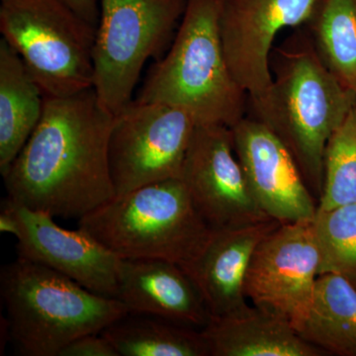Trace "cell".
Masks as SVG:
<instances>
[{
  "instance_id": "23",
  "label": "cell",
  "mask_w": 356,
  "mask_h": 356,
  "mask_svg": "<svg viewBox=\"0 0 356 356\" xmlns=\"http://www.w3.org/2000/svg\"><path fill=\"white\" fill-rule=\"evenodd\" d=\"M60 356H119L102 332L79 337L65 346Z\"/></svg>"
},
{
  "instance_id": "3",
  "label": "cell",
  "mask_w": 356,
  "mask_h": 356,
  "mask_svg": "<svg viewBox=\"0 0 356 356\" xmlns=\"http://www.w3.org/2000/svg\"><path fill=\"white\" fill-rule=\"evenodd\" d=\"M222 0H187L170 51L152 65L136 99L184 109L197 125L231 128L247 116L248 93L222 47Z\"/></svg>"
},
{
  "instance_id": "5",
  "label": "cell",
  "mask_w": 356,
  "mask_h": 356,
  "mask_svg": "<svg viewBox=\"0 0 356 356\" xmlns=\"http://www.w3.org/2000/svg\"><path fill=\"white\" fill-rule=\"evenodd\" d=\"M79 228L122 259H161L182 268L212 233L181 178L114 196L79 219Z\"/></svg>"
},
{
  "instance_id": "12",
  "label": "cell",
  "mask_w": 356,
  "mask_h": 356,
  "mask_svg": "<svg viewBox=\"0 0 356 356\" xmlns=\"http://www.w3.org/2000/svg\"><path fill=\"white\" fill-rule=\"evenodd\" d=\"M231 130L250 191L267 216L281 224L313 221L317 200L275 134L248 115Z\"/></svg>"
},
{
  "instance_id": "7",
  "label": "cell",
  "mask_w": 356,
  "mask_h": 356,
  "mask_svg": "<svg viewBox=\"0 0 356 356\" xmlns=\"http://www.w3.org/2000/svg\"><path fill=\"white\" fill-rule=\"evenodd\" d=\"M187 0H99L93 65L95 88L117 114L133 92L149 58H161L172 43Z\"/></svg>"
},
{
  "instance_id": "24",
  "label": "cell",
  "mask_w": 356,
  "mask_h": 356,
  "mask_svg": "<svg viewBox=\"0 0 356 356\" xmlns=\"http://www.w3.org/2000/svg\"><path fill=\"white\" fill-rule=\"evenodd\" d=\"M67 4L83 19L97 28L99 21V0H65Z\"/></svg>"
},
{
  "instance_id": "21",
  "label": "cell",
  "mask_w": 356,
  "mask_h": 356,
  "mask_svg": "<svg viewBox=\"0 0 356 356\" xmlns=\"http://www.w3.org/2000/svg\"><path fill=\"white\" fill-rule=\"evenodd\" d=\"M321 257L320 275L356 281V203L317 210L312 221Z\"/></svg>"
},
{
  "instance_id": "18",
  "label": "cell",
  "mask_w": 356,
  "mask_h": 356,
  "mask_svg": "<svg viewBox=\"0 0 356 356\" xmlns=\"http://www.w3.org/2000/svg\"><path fill=\"white\" fill-rule=\"evenodd\" d=\"M297 332L327 355L356 356V286L343 276L321 274Z\"/></svg>"
},
{
  "instance_id": "14",
  "label": "cell",
  "mask_w": 356,
  "mask_h": 356,
  "mask_svg": "<svg viewBox=\"0 0 356 356\" xmlns=\"http://www.w3.org/2000/svg\"><path fill=\"white\" fill-rule=\"evenodd\" d=\"M281 224L274 219L212 229L198 257L184 270L195 283L213 318L248 305L245 275L255 248Z\"/></svg>"
},
{
  "instance_id": "2",
  "label": "cell",
  "mask_w": 356,
  "mask_h": 356,
  "mask_svg": "<svg viewBox=\"0 0 356 356\" xmlns=\"http://www.w3.org/2000/svg\"><path fill=\"white\" fill-rule=\"evenodd\" d=\"M270 69L273 83L261 95L248 97V116L285 145L318 202L325 147L355 106L356 92L323 64L302 26L273 49Z\"/></svg>"
},
{
  "instance_id": "1",
  "label": "cell",
  "mask_w": 356,
  "mask_h": 356,
  "mask_svg": "<svg viewBox=\"0 0 356 356\" xmlns=\"http://www.w3.org/2000/svg\"><path fill=\"white\" fill-rule=\"evenodd\" d=\"M113 121L95 88L44 96L41 120L2 177L7 197L79 220L108 202L115 196L108 154Z\"/></svg>"
},
{
  "instance_id": "15",
  "label": "cell",
  "mask_w": 356,
  "mask_h": 356,
  "mask_svg": "<svg viewBox=\"0 0 356 356\" xmlns=\"http://www.w3.org/2000/svg\"><path fill=\"white\" fill-rule=\"evenodd\" d=\"M116 299L129 314L203 330L212 315L181 266L161 259H122Z\"/></svg>"
},
{
  "instance_id": "9",
  "label": "cell",
  "mask_w": 356,
  "mask_h": 356,
  "mask_svg": "<svg viewBox=\"0 0 356 356\" xmlns=\"http://www.w3.org/2000/svg\"><path fill=\"white\" fill-rule=\"evenodd\" d=\"M320 267L312 221L280 224L255 248L245 298L297 330L310 309Z\"/></svg>"
},
{
  "instance_id": "13",
  "label": "cell",
  "mask_w": 356,
  "mask_h": 356,
  "mask_svg": "<svg viewBox=\"0 0 356 356\" xmlns=\"http://www.w3.org/2000/svg\"><path fill=\"white\" fill-rule=\"evenodd\" d=\"M13 203L19 222L18 257L53 269L96 294L116 298L122 264L118 255L83 229L58 226L50 213Z\"/></svg>"
},
{
  "instance_id": "22",
  "label": "cell",
  "mask_w": 356,
  "mask_h": 356,
  "mask_svg": "<svg viewBox=\"0 0 356 356\" xmlns=\"http://www.w3.org/2000/svg\"><path fill=\"white\" fill-rule=\"evenodd\" d=\"M356 203V103L325 147L317 210Z\"/></svg>"
},
{
  "instance_id": "16",
  "label": "cell",
  "mask_w": 356,
  "mask_h": 356,
  "mask_svg": "<svg viewBox=\"0 0 356 356\" xmlns=\"http://www.w3.org/2000/svg\"><path fill=\"white\" fill-rule=\"evenodd\" d=\"M210 356H324L289 323L248 304L202 330Z\"/></svg>"
},
{
  "instance_id": "8",
  "label": "cell",
  "mask_w": 356,
  "mask_h": 356,
  "mask_svg": "<svg viewBox=\"0 0 356 356\" xmlns=\"http://www.w3.org/2000/svg\"><path fill=\"white\" fill-rule=\"evenodd\" d=\"M196 123L172 105L133 99L114 115L109 166L115 196L181 177Z\"/></svg>"
},
{
  "instance_id": "6",
  "label": "cell",
  "mask_w": 356,
  "mask_h": 356,
  "mask_svg": "<svg viewBox=\"0 0 356 356\" xmlns=\"http://www.w3.org/2000/svg\"><path fill=\"white\" fill-rule=\"evenodd\" d=\"M0 32L44 96L65 97L93 88L96 28L65 0H1Z\"/></svg>"
},
{
  "instance_id": "25",
  "label": "cell",
  "mask_w": 356,
  "mask_h": 356,
  "mask_svg": "<svg viewBox=\"0 0 356 356\" xmlns=\"http://www.w3.org/2000/svg\"><path fill=\"white\" fill-rule=\"evenodd\" d=\"M353 284H355V286H356V281H355V283H353Z\"/></svg>"
},
{
  "instance_id": "20",
  "label": "cell",
  "mask_w": 356,
  "mask_h": 356,
  "mask_svg": "<svg viewBox=\"0 0 356 356\" xmlns=\"http://www.w3.org/2000/svg\"><path fill=\"white\" fill-rule=\"evenodd\" d=\"M302 27L323 64L356 92V0H320Z\"/></svg>"
},
{
  "instance_id": "19",
  "label": "cell",
  "mask_w": 356,
  "mask_h": 356,
  "mask_svg": "<svg viewBox=\"0 0 356 356\" xmlns=\"http://www.w3.org/2000/svg\"><path fill=\"white\" fill-rule=\"evenodd\" d=\"M102 334L119 356H210L202 330L151 316L128 314Z\"/></svg>"
},
{
  "instance_id": "11",
  "label": "cell",
  "mask_w": 356,
  "mask_h": 356,
  "mask_svg": "<svg viewBox=\"0 0 356 356\" xmlns=\"http://www.w3.org/2000/svg\"><path fill=\"white\" fill-rule=\"evenodd\" d=\"M320 0H222L220 31L225 56L236 83L254 98L273 83L270 57L275 37L301 27Z\"/></svg>"
},
{
  "instance_id": "10",
  "label": "cell",
  "mask_w": 356,
  "mask_h": 356,
  "mask_svg": "<svg viewBox=\"0 0 356 356\" xmlns=\"http://www.w3.org/2000/svg\"><path fill=\"white\" fill-rule=\"evenodd\" d=\"M180 178L211 229L271 219L250 191L234 149L233 134L227 126L196 125Z\"/></svg>"
},
{
  "instance_id": "17",
  "label": "cell",
  "mask_w": 356,
  "mask_h": 356,
  "mask_svg": "<svg viewBox=\"0 0 356 356\" xmlns=\"http://www.w3.org/2000/svg\"><path fill=\"white\" fill-rule=\"evenodd\" d=\"M44 96L24 62L6 40H0V172H7L31 137Z\"/></svg>"
},
{
  "instance_id": "4",
  "label": "cell",
  "mask_w": 356,
  "mask_h": 356,
  "mask_svg": "<svg viewBox=\"0 0 356 356\" xmlns=\"http://www.w3.org/2000/svg\"><path fill=\"white\" fill-rule=\"evenodd\" d=\"M0 294L7 337L24 356H60L74 339L99 334L129 314L120 300L20 257L2 266Z\"/></svg>"
}]
</instances>
